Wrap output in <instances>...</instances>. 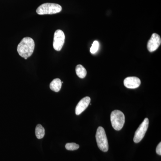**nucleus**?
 <instances>
[{"label":"nucleus","mask_w":161,"mask_h":161,"mask_svg":"<svg viewBox=\"0 0 161 161\" xmlns=\"http://www.w3.org/2000/svg\"><path fill=\"white\" fill-rule=\"evenodd\" d=\"M35 42L32 38L26 37L23 38L17 47L18 53L23 58H28L33 53Z\"/></svg>","instance_id":"obj_1"},{"label":"nucleus","mask_w":161,"mask_h":161,"mask_svg":"<svg viewBox=\"0 0 161 161\" xmlns=\"http://www.w3.org/2000/svg\"><path fill=\"white\" fill-rule=\"evenodd\" d=\"M62 7L55 3H46L40 5L36 9V13L39 15L53 14L60 13Z\"/></svg>","instance_id":"obj_2"},{"label":"nucleus","mask_w":161,"mask_h":161,"mask_svg":"<svg viewBox=\"0 0 161 161\" xmlns=\"http://www.w3.org/2000/svg\"><path fill=\"white\" fill-rule=\"evenodd\" d=\"M96 139L99 149L103 152H107L108 150V142L105 131L102 127H99L97 129Z\"/></svg>","instance_id":"obj_3"},{"label":"nucleus","mask_w":161,"mask_h":161,"mask_svg":"<svg viewBox=\"0 0 161 161\" xmlns=\"http://www.w3.org/2000/svg\"><path fill=\"white\" fill-rule=\"evenodd\" d=\"M111 121L112 126L115 130H121L125 122L124 113L119 110H114L111 114Z\"/></svg>","instance_id":"obj_4"},{"label":"nucleus","mask_w":161,"mask_h":161,"mask_svg":"<svg viewBox=\"0 0 161 161\" xmlns=\"http://www.w3.org/2000/svg\"><path fill=\"white\" fill-rule=\"evenodd\" d=\"M149 119L147 118H145L136 130L133 138V141L136 143L140 142L143 138L149 127Z\"/></svg>","instance_id":"obj_5"},{"label":"nucleus","mask_w":161,"mask_h":161,"mask_svg":"<svg viewBox=\"0 0 161 161\" xmlns=\"http://www.w3.org/2000/svg\"><path fill=\"white\" fill-rule=\"evenodd\" d=\"M65 40V35L62 31L58 30L55 31L54 35L53 46L54 49L57 51H60L62 49Z\"/></svg>","instance_id":"obj_6"},{"label":"nucleus","mask_w":161,"mask_h":161,"mask_svg":"<svg viewBox=\"0 0 161 161\" xmlns=\"http://www.w3.org/2000/svg\"><path fill=\"white\" fill-rule=\"evenodd\" d=\"M160 36L156 33L153 34L147 43V48L149 52L155 51L161 45Z\"/></svg>","instance_id":"obj_7"},{"label":"nucleus","mask_w":161,"mask_h":161,"mask_svg":"<svg viewBox=\"0 0 161 161\" xmlns=\"http://www.w3.org/2000/svg\"><path fill=\"white\" fill-rule=\"evenodd\" d=\"M124 84L125 86L128 88L135 89L140 85L141 80L137 77H128L124 80Z\"/></svg>","instance_id":"obj_8"},{"label":"nucleus","mask_w":161,"mask_h":161,"mask_svg":"<svg viewBox=\"0 0 161 161\" xmlns=\"http://www.w3.org/2000/svg\"><path fill=\"white\" fill-rule=\"evenodd\" d=\"M91 98L88 96L81 99L76 106L75 109L76 115H80L82 112L86 109L91 102Z\"/></svg>","instance_id":"obj_9"},{"label":"nucleus","mask_w":161,"mask_h":161,"mask_svg":"<svg viewBox=\"0 0 161 161\" xmlns=\"http://www.w3.org/2000/svg\"><path fill=\"white\" fill-rule=\"evenodd\" d=\"M62 86V81L59 78H56L50 84V88L54 92H58L60 91Z\"/></svg>","instance_id":"obj_10"},{"label":"nucleus","mask_w":161,"mask_h":161,"mask_svg":"<svg viewBox=\"0 0 161 161\" xmlns=\"http://www.w3.org/2000/svg\"><path fill=\"white\" fill-rule=\"evenodd\" d=\"M76 73L79 78H85L87 74L86 69L81 64H78L76 67Z\"/></svg>","instance_id":"obj_11"},{"label":"nucleus","mask_w":161,"mask_h":161,"mask_svg":"<svg viewBox=\"0 0 161 161\" xmlns=\"http://www.w3.org/2000/svg\"><path fill=\"white\" fill-rule=\"evenodd\" d=\"M35 133L37 138L39 139L43 138L45 135V130L41 125L39 124L36 127Z\"/></svg>","instance_id":"obj_12"},{"label":"nucleus","mask_w":161,"mask_h":161,"mask_svg":"<svg viewBox=\"0 0 161 161\" xmlns=\"http://www.w3.org/2000/svg\"><path fill=\"white\" fill-rule=\"evenodd\" d=\"M79 148V145L75 143H68L65 145V148L68 150H78Z\"/></svg>","instance_id":"obj_13"},{"label":"nucleus","mask_w":161,"mask_h":161,"mask_svg":"<svg viewBox=\"0 0 161 161\" xmlns=\"http://www.w3.org/2000/svg\"><path fill=\"white\" fill-rule=\"evenodd\" d=\"M99 47V43L98 41H95L92 44V47H91L90 52L92 54H95L98 51Z\"/></svg>","instance_id":"obj_14"},{"label":"nucleus","mask_w":161,"mask_h":161,"mask_svg":"<svg viewBox=\"0 0 161 161\" xmlns=\"http://www.w3.org/2000/svg\"><path fill=\"white\" fill-rule=\"evenodd\" d=\"M157 153L158 155H161V143L160 142L159 143L157 147L156 150Z\"/></svg>","instance_id":"obj_15"},{"label":"nucleus","mask_w":161,"mask_h":161,"mask_svg":"<svg viewBox=\"0 0 161 161\" xmlns=\"http://www.w3.org/2000/svg\"><path fill=\"white\" fill-rule=\"evenodd\" d=\"M24 58V59H25V60H26V59H27V58Z\"/></svg>","instance_id":"obj_16"}]
</instances>
